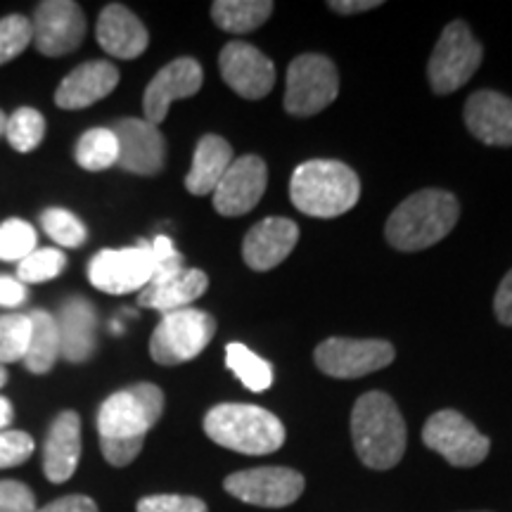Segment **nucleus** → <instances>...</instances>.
I'll return each mask as SVG.
<instances>
[{
  "label": "nucleus",
  "mask_w": 512,
  "mask_h": 512,
  "mask_svg": "<svg viewBox=\"0 0 512 512\" xmlns=\"http://www.w3.org/2000/svg\"><path fill=\"white\" fill-rule=\"evenodd\" d=\"M152 275H155V261H152V247L147 240H140L136 247L102 249L88 264L91 285L107 294L145 290Z\"/></svg>",
  "instance_id": "9"
},
{
  "label": "nucleus",
  "mask_w": 512,
  "mask_h": 512,
  "mask_svg": "<svg viewBox=\"0 0 512 512\" xmlns=\"http://www.w3.org/2000/svg\"><path fill=\"white\" fill-rule=\"evenodd\" d=\"M422 441L453 467H475L489 456L491 441L458 411H439L425 422Z\"/></svg>",
  "instance_id": "10"
},
{
  "label": "nucleus",
  "mask_w": 512,
  "mask_h": 512,
  "mask_svg": "<svg viewBox=\"0 0 512 512\" xmlns=\"http://www.w3.org/2000/svg\"><path fill=\"white\" fill-rule=\"evenodd\" d=\"M380 5V0H332L330 10L339 12V15H356V12L375 10Z\"/></svg>",
  "instance_id": "43"
},
{
  "label": "nucleus",
  "mask_w": 512,
  "mask_h": 512,
  "mask_svg": "<svg viewBox=\"0 0 512 512\" xmlns=\"http://www.w3.org/2000/svg\"><path fill=\"white\" fill-rule=\"evenodd\" d=\"M216 320L200 309L164 313L150 339V356L159 366H181L197 358L214 339Z\"/></svg>",
  "instance_id": "6"
},
{
  "label": "nucleus",
  "mask_w": 512,
  "mask_h": 512,
  "mask_svg": "<svg viewBox=\"0 0 512 512\" xmlns=\"http://www.w3.org/2000/svg\"><path fill=\"white\" fill-rule=\"evenodd\" d=\"M27 302V285L19 283L17 278L0 275V306L15 309V306Z\"/></svg>",
  "instance_id": "42"
},
{
  "label": "nucleus",
  "mask_w": 512,
  "mask_h": 512,
  "mask_svg": "<svg viewBox=\"0 0 512 512\" xmlns=\"http://www.w3.org/2000/svg\"><path fill=\"white\" fill-rule=\"evenodd\" d=\"M484 50L472 36L470 27L465 22H451L441 31L437 46L430 57V67H427V76H430L432 91L437 95L456 93L460 86L475 76V72L482 64Z\"/></svg>",
  "instance_id": "7"
},
{
  "label": "nucleus",
  "mask_w": 512,
  "mask_h": 512,
  "mask_svg": "<svg viewBox=\"0 0 512 512\" xmlns=\"http://www.w3.org/2000/svg\"><path fill=\"white\" fill-rule=\"evenodd\" d=\"M34 43L46 57L74 53L86 36V17L72 0H46L34 12Z\"/></svg>",
  "instance_id": "13"
},
{
  "label": "nucleus",
  "mask_w": 512,
  "mask_h": 512,
  "mask_svg": "<svg viewBox=\"0 0 512 512\" xmlns=\"http://www.w3.org/2000/svg\"><path fill=\"white\" fill-rule=\"evenodd\" d=\"M164 413V394L157 384L140 382L107 396L98 411L102 456L114 467H126L140 456L145 434Z\"/></svg>",
  "instance_id": "1"
},
{
  "label": "nucleus",
  "mask_w": 512,
  "mask_h": 512,
  "mask_svg": "<svg viewBox=\"0 0 512 512\" xmlns=\"http://www.w3.org/2000/svg\"><path fill=\"white\" fill-rule=\"evenodd\" d=\"M204 81L200 62L192 57H178L157 72L155 79L147 83L143 95L145 121L159 126L169 114L171 102L192 98L200 93Z\"/></svg>",
  "instance_id": "16"
},
{
  "label": "nucleus",
  "mask_w": 512,
  "mask_h": 512,
  "mask_svg": "<svg viewBox=\"0 0 512 512\" xmlns=\"http://www.w3.org/2000/svg\"><path fill=\"white\" fill-rule=\"evenodd\" d=\"M494 311L498 323L510 325L512 328V271H508V275L501 280V285H498L494 297Z\"/></svg>",
  "instance_id": "41"
},
{
  "label": "nucleus",
  "mask_w": 512,
  "mask_h": 512,
  "mask_svg": "<svg viewBox=\"0 0 512 512\" xmlns=\"http://www.w3.org/2000/svg\"><path fill=\"white\" fill-rule=\"evenodd\" d=\"M119 140V166L138 176H155L164 169L166 140L159 126L128 117L112 126Z\"/></svg>",
  "instance_id": "17"
},
{
  "label": "nucleus",
  "mask_w": 512,
  "mask_h": 512,
  "mask_svg": "<svg viewBox=\"0 0 512 512\" xmlns=\"http://www.w3.org/2000/svg\"><path fill=\"white\" fill-rule=\"evenodd\" d=\"M361 181L356 171L335 159H311L294 169L290 200L313 219H337L356 207Z\"/></svg>",
  "instance_id": "4"
},
{
  "label": "nucleus",
  "mask_w": 512,
  "mask_h": 512,
  "mask_svg": "<svg viewBox=\"0 0 512 512\" xmlns=\"http://www.w3.org/2000/svg\"><path fill=\"white\" fill-rule=\"evenodd\" d=\"M5 124H8V117L0 110V136H5Z\"/></svg>",
  "instance_id": "45"
},
{
  "label": "nucleus",
  "mask_w": 512,
  "mask_h": 512,
  "mask_svg": "<svg viewBox=\"0 0 512 512\" xmlns=\"http://www.w3.org/2000/svg\"><path fill=\"white\" fill-rule=\"evenodd\" d=\"M95 36H98L100 48L107 55L119 57V60H136L145 53L147 43H150L145 24L126 5L119 3L107 5L100 12Z\"/></svg>",
  "instance_id": "21"
},
{
  "label": "nucleus",
  "mask_w": 512,
  "mask_h": 512,
  "mask_svg": "<svg viewBox=\"0 0 512 512\" xmlns=\"http://www.w3.org/2000/svg\"><path fill=\"white\" fill-rule=\"evenodd\" d=\"M0 512H36L34 491L12 479L0 482Z\"/></svg>",
  "instance_id": "39"
},
{
  "label": "nucleus",
  "mask_w": 512,
  "mask_h": 512,
  "mask_svg": "<svg viewBox=\"0 0 512 512\" xmlns=\"http://www.w3.org/2000/svg\"><path fill=\"white\" fill-rule=\"evenodd\" d=\"M297 240V223L283 219V216H273V219H264L252 226L245 242H242V256H245V264L252 271H271L292 254Z\"/></svg>",
  "instance_id": "18"
},
{
  "label": "nucleus",
  "mask_w": 512,
  "mask_h": 512,
  "mask_svg": "<svg viewBox=\"0 0 512 512\" xmlns=\"http://www.w3.org/2000/svg\"><path fill=\"white\" fill-rule=\"evenodd\" d=\"M339 93L337 67L325 55L306 53L287 69L285 112L292 117H313L332 105Z\"/></svg>",
  "instance_id": "8"
},
{
  "label": "nucleus",
  "mask_w": 512,
  "mask_h": 512,
  "mask_svg": "<svg viewBox=\"0 0 512 512\" xmlns=\"http://www.w3.org/2000/svg\"><path fill=\"white\" fill-rule=\"evenodd\" d=\"M5 382H8V373H5V368L0 366V387H3Z\"/></svg>",
  "instance_id": "46"
},
{
  "label": "nucleus",
  "mask_w": 512,
  "mask_h": 512,
  "mask_svg": "<svg viewBox=\"0 0 512 512\" xmlns=\"http://www.w3.org/2000/svg\"><path fill=\"white\" fill-rule=\"evenodd\" d=\"M81 460V418L74 411L57 415L43 446V472L53 484H62L79 467Z\"/></svg>",
  "instance_id": "22"
},
{
  "label": "nucleus",
  "mask_w": 512,
  "mask_h": 512,
  "mask_svg": "<svg viewBox=\"0 0 512 512\" xmlns=\"http://www.w3.org/2000/svg\"><path fill=\"white\" fill-rule=\"evenodd\" d=\"M152 247V261H155V275L152 278H164V275L178 273L183 266V254L178 252L174 242H171L166 235H157L155 240L150 242Z\"/></svg>",
  "instance_id": "38"
},
{
  "label": "nucleus",
  "mask_w": 512,
  "mask_h": 512,
  "mask_svg": "<svg viewBox=\"0 0 512 512\" xmlns=\"http://www.w3.org/2000/svg\"><path fill=\"white\" fill-rule=\"evenodd\" d=\"M76 162L86 171H105L119 164V140L112 128H91L76 143Z\"/></svg>",
  "instance_id": "28"
},
{
  "label": "nucleus",
  "mask_w": 512,
  "mask_h": 512,
  "mask_svg": "<svg viewBox=\"0 0 512 512\" xmlns=\"http://www.w3.org/2000/svg\"><path fill=\"white\" fill-rule=\"evenodd\" d=\"M34 448H36L34 439H31L27 432H17V430L0 432V470L22 465L24 460L31 458Z\"/></svg>",
  "instance_id": "37"
},
{
  "label": "nucleus",
  "mask_w": 512,
  "mask_h": 512,
  "mask_svg": "<svg viewBox=\"0 0 512 512\" xmlns=\"http://www.w3.org/2000/svg\"><path fill=\"white\" fill-rule=\"evenodd\" d=\"M465 124L484 145H512V98L498 91H477L465 102Z\"/></svg>",
  "instance_id": "19"
},
{
  "label": "nucleus",
  "mask_w": 512,
  "mask_h": 512,
  "mask_svg": "<svg viewBox=\"0 0 512 512\" xmlns=\"http://www.w3.org/2000/svg\"><path fill=\"white\" fill-rule=\"evenodd\" d=\"M460 204L451 192L427 188L403 200L384 226V238L399 252H420L437 245L456 228Z\"/></svg>",
  "instance_id": "2"
},
{
  "label": "nucleus",
  "mask_w": 512,
  "mask_h": 512,
  "mask_svg": "<svg viewBox=\"0 0 512 512\" xmlns=\"http://www.w3.org/2000/svg\"><path fill=\"white\" fill-rule=\"evenodd\" d=\"M43 136H46V119L34 107H19L5 124V138L12 150L22 152V155L34 152L43 143Z\"/></svg>",
  "instance_id": "30"
},
{
  "label": "nucleus",
  "mask_w": 512,
  "mask_h": 512,
  "mask_svg": "<svg viewBox=\"0 0 512 512\" xmlns=\"http://www.w3.org/2000/svg\"><path fill=\"white\" fill-rule=\"evenodd\" d=\"M36 228L22 219H8L0 223V259L22 261L36 252Z\"/></svg>",
  "instance_id": "34"
},
{
  "label": "nucleus",
  "mask_w": 512,
  "mask_h": 512,
  "mask_svg": "<svg viewBox=\"0 0 512 512\" xmlns=\"http://www.w3.org/2000/svg\"><path fill=\"white\" fill-rule=\"evenodd\" d=\"M41 226L46 235L60 247H81L88 238V230L76 219L72 211L62 207H50L41 214Z\"/></svg>",
  "instance_id": "33"
},
{
  "label": "nucleus",
  "mask_w": 512,
  "mask_h": 512,
  "mask_svg": "<svg viewBox=\"0 0 512 512\" xmlns=\"http://www.w3.org/2000/svg\"><path fill=\"white\" fill-rule=\"evenodd\" d=\"M219 67L228 88L247 100H261L273 91L275 64L249 43L233 41L223 46Z\"/></svg>",
  "instance_id": "15"
},
{
  "label": "nucleus",
  "mask_w": 512,
  "mask_h": 512,
  "mask_svg": "<svg viewBox=\"0 0 512 512\" xmlns=\"http://www.w3.org/2000/svg\"><path fill=\"white\" fill-rule=\"evenodd\" d=\"M396 351L384 339H349L330 337L316 347V366L325 375L337 380H356L375 370L387 368L394 361Z\"/></svg>",
  "instance_id": "11"
},
{
  "label": "nucleus",
  "mask_w": 512,
  "mask_h": 512,
  "mask_svg": "<svg viewBox=\"0 0 512 512\" xmlns=\"http://www.w3.org/2000/svg\"><path fill=\"white\" fill-rule=\"evenodd\" d=\"M226 491L242 503L259 508H285L304 494V475L290 467H254L226 477Z\"/></svg>",
  "instance_id": "12"
},
{
  "label": "nucleus",
  "mask_w": 512,
  "mask_h": 512,
  "mask_svg": "<svg viewBox=\"0 0 512 512\" xmlns=\"http://www.w3.org/2000/svg\"><path fill=\"white\" fill-rule=\"evenodd\" d=\"M119 86V69L112 62L95 60L76 67L57 86L55 102L62 110H83L107 98Z\"/></svg>",
  "instance_id": "20"
},
{
  "label": "nucleus",
  "mask_w": 512,
  "mask_h": 512,
  "mask_svg": "<svg viewBox=\"0 0 512 512\" xmlns=\"http://www.w3.org/2000/svg\"><path fill=\"white\" fill-rule=\"evenodd\" d=\"M34 43V24L24 15L0 19V64L15 60Z\"/></svg>",
  "instance_id": "35"
},
{
  "label": "nucleus",
  "mask_w": 512,
  "mask_h": 512,
  "mask_svg": "<svg viewBox=\"0 0 512 512\" xmlns=\"http://www.w3.org/2000/svg\"><path fill=\"white\" fill-rule=\"evenodd\" d=\"M273 15L271 0H216L211 5V19L228 34H249Z\"/></svg>",
  "instance_id": "27"
},
{
  "label": "nucleus",
  "mask_w": 512,
  "mask_h": 512,
  "mask_svg": "<svg viewBox=\"0 0 512 512\" xmlns=\"http://www.w3.org/2000/svg\"><path fill=\"white\" fill-rule=\"evenodd\" d=\"M351 437L361 463L373 470H392L406 453V422L394 399L368 392L351 413Z\"/></svg>",
  "instance_id": "3"
},
{
  "label": "nucleus",
  "mask_w": 512,
  "mask_h": 512,
  "mask_svg": "<svg viewBox=\"0 0 512 512\" xmlns=\"http://www.w3.org/2000/svg\"><path fill=\"white\" fill-rule=\"evenodd\" d=\"M207 437L245 456H268L285 444L283 422L271 411L249 403H221L204 415Z\"/></svg>",
  "instance_id": "5"
},
{
  "label": "nucleus",
  "mask_w": 512,
  "mask_h": 512,
  "mask_svg": "<svg viewBox=\"0 0 512 512\" xmlns=\"http://www.w3.org/2000/svg\"><path fill=\"white\" fill-rule=\"evenodd\" d=\"M207 287V273L200 268H181L178 273L164 275V278H152L150 285L140 290L138 304L162 313L188 309L195 299L207 292Z\"/></svg>",
  "instance_id": "23"
},
{
  "label": "nucleus",
  "mask_w": 512,
  "mask_h": 512,
  "mask_svg": "<svg viewBox=\"0 0 512 512\" xmlns=\"http://www.w3.org/2000/svg\"><path fill=\"white\" fill-rule=\"evenodd\" d=\"M67 266V256L55 247H43L31 252L27 259L19 261L17 266V280L24 285H38L48 283V280L57 278Z\"/></svg>",
  "instance_id": "32"
},
{
  "label": "nucleus",
  "mask_w": 512,
  "mask_h": 512,
  "mask_svg": "<svg viewBox=\"0 0 512 512\" xmlns=\"http://www.w3.org/2000/svg\"><path fill=\"white\" fill-rule=\"evenodd\" d=\"M55 323L60 330V356L69 363L88 361L95 351V328H98L95 306L83 297H69L60 306Z\"/></svg>",
  "instance_id": "24"
},
{
  "label": "nucleus",
  "mask_w": 512,
  "mask_h": 512,
  "mask_svg": "<svg viewBox=\"0 0 512 512\" xmlns=\"http://www.w3.org/2000/svg\"><path fill=\"white\" fill-rule=\"evenodd\" d=\"M230 164H233V147L228 140L214 133L202 136L192 155L190 174L185 176V188L192 195H211L226 176Z\"/></svg>",
  "instance_id": "25"
},
{
  "label": "nucleus",
  "mask_w": 512,
  "mask_h": 512,
  "mask_svg": "<svg viewBox=\"0 0 512 512\" xmlns=\"http://www.w3.org/2000/svg\"><path fill=\"white\" fill-rule=\"evenodd\" d=\"M31 339L29 313H8L0 316V366L3 363L24 361Z\"/></svg>",
  "instance_id": "31"
},
{
  "label": "nucleus",
  "mask_w": 512,
  "mask_h": 512,
  "mask_svg": "<svg viewBox=\"0 0 512 512\" xmlns=\"http://www.w3.org/2000/svg\"><path fill=\"white\" fill-rule=\"evenodd\" d=\"M36 512H98V505H95L93 498L74 494L57 498V501L43 505V508H36Z\"/></svg>",
  "instance_id": "40"
},
{
  "label": "nucleus",
  "mask_w": 512,
  "mask_h": 512,
  "mask_svg": "<svg viewBox=\"0 0 512 512\" xmlns=\"http://www.w3.org/2000/svg\"><path fill=\"white\" fill-rule=\"evenodd\" d=\"M268 185V169L266 162L256 155H245L240 159H233L226 176L216 185L214 195V209L221 216H242L249 214L261 197H264Z\"/></svg>",
  "instance_id": "14"
},
{
  "label": "nucleus",
  "mask_w": 512,
  "mask_h": 512,
  "mask_svg": "<svg viewBox=\"0 0 512 512\" xmlns=\"http://www.w3.org/2000/svg\"><path fill=\"white\" fill-rule=\"evenodd\" d=\"M31 339L24 366L29 373L46 375L60 358V330H57L55 318L48 311H31Z\"/></svg>",
  "instance_id": "26"
},
{
  "label": "nucleus",
  "mask_w": 512,
  "mask_h": 512,
  "mask_svg": "<svg viewBox=\"0 0 512 512\" xmlns=\"http://www.w3.org/2000/svg\"><path fill=\"white\" fill-rule=\"evenodd\" d=\"M12 418H15V411H12V403L5 399V396H0V432H3L5 427L10 425Z\"/></svg>",
  "instance_id": "44"
},
{
  "label": "nucleus",
  "mask_w": 512,
  "mask_h": 512,
  "mask_svg": "<svg viewBox=\"0 0 512 512\" xmlns=\"http://www.w3.org/2000/svg\"><path fill=\"white\" fill-rule=\"evenodd\" d=\"M138 512H209L207 503L195 496H178V494H159L145 496L138 501Z\"/></svg>",
  "instance_id": "36"
},
{
  "label": "nucleus",
  "mask_w": 512,
  "mask_h": 512,
  "mask_svg": "<svg viewBox=\"0 0 512 512\" xmlns=\"http://www.w3.org/2000/svg\"><path fill=\"white\" fill-rule=\"evenodd\" d=\"M226 366L233 370L235 377L245 384L249 392H266L273 384L271 363L240 342H233L226 347Z\"/></svg>",
  "instance_id": "29"
}]
</instances>
